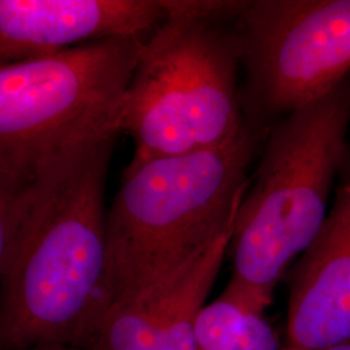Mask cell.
<instances>
[{
	"instance_id": "30bf717a",
	"label": "cell",
	"mask_w": 350,
	"mask_h": 350,
	"mask_svg": "<svg viewBox=\"0 0 350 350\" xmlns=\"http://www.w3.org/2000/svg\"><path fill=\"white\" fill-rule=\"evenodd\" d=\"M282 349L265 310L227 288L198 318L195 350Z\"/></svg>"
},
{
	"instance_id": "52a82bcc",
	"label": "cell",
	"mask_w": 350,
	"mask_h": 350,
	"mask_svg": "<svg viewBox=\"0 0 350 350\" xmlns=\"http://www.w3.org/2000/svg\"><path fill=\"white\" fill-rule=\"evenodd\" d=\"M191 0H1L0 62L17 63L114 38H147Z\"/></svg>"
},
{
	"instance_id": "8992f818",
	"label": "cell",
	"mask_w": 350,
	"mask_h": 350,
	"mask_svg": "<svg viewBox=\"0 0 350 350\" xmlns=\"http://www.w3.org/2000/svg\"><path fill=\"white\" fill-rule=\"evenodd\" d=\"M231 24L243 114L260 139L350 75V0H245Z\"/></svg>"
},
{
	"instance_id": "277c9868",
	"label": "cell",
	"mask_w": 350,
	"mask_h": 350,
	"mask_svg": "<svg viewBox=\"0 0 350 350\" xmlns=\"http://www.w3.org/2000/svg\"><path fill=\"white\" fill-rule=\"evenodd\" d=\"M350 75L325 96L291 113L266 146L239 205L227 254L230 291L266 310L292 261L328 215V200L349 143Z\"/></svg>"
},
{
	"instance_id": "7c38bea8",
	"label": "cell",
	"mask_w": 350,
	"mask_h": 350,
	"mask_svg": "<svg viewBox=\"0 0 350 350\" xmlns=\"http://www.w3.org/2000/svg\"><path fill=\"white\" fill-rule=\"evenodd\" d=\"M319 350H350V338H348V340H344V341H341V342L334 344V345H329V347H327V348H323V349Z\"/></svg>"
},
{
	"instance_id": "8fae6325",
	"label": "cell",
	"mask_w": 350,
	"mask_h": 350,
	"mask_svg": "<svg viewBox=\"0 0 350 350\" xmlns=\"http://www.w3.org/2000/svg\"><path fill=\"white\" fill-rule=\"evenodd\" d=\"M26 350H75V348L63 344H39Z\"/></svg>"
},
{
	"instance_id": "9c48e42d",
	"label": "cell",
	"mask_w": 350,
	"mask_h": 350,
	"mask_svg": "<svg viewBox=\"0 0 350 350\" xmlns=\"http://www.w3.org/2000/svg\"><path fill=\"white\" fill-rule=\"evenodd\" d=\"M234 226L173 274L113 304L83 350H195L196 323L232 238Z\"/></svg>"
},
{
	"instance_id": "3957f363",
	"label": "cell",
	"mask_w": 350,
	"mask_h": 350,
	"mask_svg": "<svg viewBox=\"0 0 350 350\" xmlns=\"http://www.w3.org/2000/svg\"><path fill=\"white\" fill-rule=\"evenodd\" d=\"M260 140L247 126L224 147L124 173L107 212V310L173 274L232 227Z\"/></svg>"
},
{
	"instance_id": "ba28073f",
	"label": "cell",
	"mask_w": 350,
	"mask_h": 350,
	"mask_svg": "<svg viewBox=\"0 0 350 350\" xmlns=\"http://www.w3.org/2000/svg\"><path fill=\"white\" fill-rule=\"evenodd\" d=\"M282 350H319L350 338V144L325 225L288 273Z\"/></svg>"
},
{
	"instance_id": "7a4b0ae2",
	"label": "cell",
	"mask_w": 350,
	"mask_h": 350,
	"mask_svg": "<svg viewBox=\"0 0 350 350\" xmlns=\"http://www.w3.org/2000/svg\"><path fill=\"white\" fill-rule=\"evenodd\" d=\"M243 5L191 0L144 39L120 117V133L134 142L124 173L156 159L224 147L247 130L231 24Z\"/></svg>"
},
{
	"instance_id": "6da1fadb",
	"label": "cell",
	"mask_w": 350,
	"mask_h": 350,
	"mask_svg": "<svg viewBox=\"0 0 350 350\" xmlns=\"http://www.w3.org/2000/svg\"><path fill=\"white\" fill-rule=\"evenodd\" d=\"M116 138L90 142L27 185L31 213L3 270L0 344L82 349L107 310L105 185Z\"/></svg>"
},
{
	"instance_id": "5b68a950",
	"label": "cell",
	"mask_w": 350,
	"mask_h": 350,
	"mask_svg": "<svg viewBox=\"0 0 350 350\" xmlns=\"http://www.w3.org/2000/svg\"><path fill=\"white\" fill-rule=\"evenodd\" d=\"M144 39H105L0 66V187L31 183L65 152L121 134Z\"/></svg>"
}]
</instances>
